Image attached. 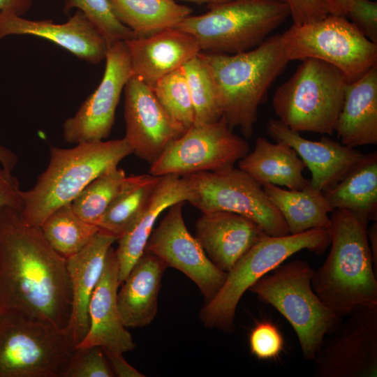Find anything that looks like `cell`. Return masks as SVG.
I'll list each match as a JSON object with an SVG mask.
<instances>
[{
	"label": "cell",
	"instance_id": "obj_1",
	"mask_svg": "<svg viewBox=\"0 0 377 377\" xmlns=\"http://www.w3.org/2000/svg\"><path fill=\"white\" fill-rule=\"evenodd\" d=\"M0 311L25 313L61 330H67L72 311L66 259L40 227L27 225L10 207L0 209Z\"/></svg>",
	"mask_w": 377,
	"mask_h": 377
},
{
	"label": "cell",
	"instance_id": "obj_2",
	"mask_svg": "<svg viewBox=\"0 0 377 377\" xmlns=\"http://www.w3.org/2000/svg\"><path fill=\"white\" fill-rule=\"evenodd\" d=\"M330 251L313 270L311 286L323 304L343 318L360 306H377V278L368 225L347 209L330 215Z\"/></svg>",
	"mask_w": 377,
	"mask_h": 377
},
{
	"label": "cell",
	"instance_id": "obj_3",
	"mask_svg": "<svg viewBox=\"0 0 377 377\" xmlns=\"http://www.w3.org/2000/svg\"><path fill=\"white\" fill-rule=\"evenodd\" d=\"M198 54L214 82L228 125L239 128L245 138L251 137L260 105L290 61L281 34L269 36L256 47L235 54Z\"/></svg>",
	"mask_w": 377,
	"mask_h": 377
},
{
	"label": "cell",
	"instance_id": "obj_4",
	"mask_svg": "<svg viewBox=\"0 0 377 377\" xmlns=\"http://www.w3.org/2000/svg\"><path fill=\"white\" fill-rule=\"evenodd\" d=\"M131 154L124 138L82 142L68 149L52 147L46 169L31 188L21 192L22 220L40 227L50 214L71 203L94 179Z\"/></svg>",
	"mask_w": 377,
	"mask_h": 377
},
{
	"label": "cell",
	"instance_id": "obj_5",
	"mask_svg": "<svg viewBox=\"0 0 377 377\" xmlns=\"http://www.w3.org/2000/svg\"><path fill=\"white\" fill-rule=\"evenodd\" d=\"M302 260L281 263L249 289L262 302L274 307L295 332L302 357L312 360L325 337L332 333L343 318L327 308L311 286L313 272Z\"/></svg>",
	"mask_w": 377,
	"mask_h": 377
},
{
	"label": "cell",
	"instance_id": "obj_6",
	"mask_svg": "<svg viewBox=\"0 0 377 377\" xmlns=\"http://www.w3.org/2000/svg\"><path fill=\"white\" fill-rule=\"evenodd\" d=\"M330 244V230L327 228L282 236L264 234L227 273L215 296L205 303L200 312L201 321L209 328L234 332L237 304L256 281L295 253L306 249L322 255Z\"/></svg>",
	"mask_w": 377,
	"mask_h": 377
},
{
	"label": "cell",
	"instance_id": "obj_7",
	"mask_svg": "<svg viewBox=\"0 0 377 377\" xmlns=\"http://www.w3.org/2000/svg\"><path fill=\"white\" fill-rule=\"evenodd\" d=\"M347 83L336 67L307 58L276 89L272 107L278 119L292 131L330 135L335 131Z\"/></svg>",
	"mask_w": 377,
	"mask_h": 377
},
{
	"label": "cell",
	"instance_id": "obj_8",
	"mask_svg": "<svg viewBox=\"0 0 377 377\" xmlns=\"http://www.w3.org/2000/svg\"><path fill=\"white\" fill-rule=\"evenodd\" d=\"M290 15L280 0H230L176 28L193 35L201 52L235 54L258 46Z\"/></svg>",
	"mask_w": 377,
	"mask_h": 377
},
{
	"label": "cell",
	"instance_id": "obj_9",
	"mask_svg": "<svg viewBox=\"0 0 377 377\" xmlns=\"http://www.w3.org/2000/svg\"><path fill=\"white\" fill-rule=\"evenodd\" d=\"M75 348L67 330L0 311V377H64Z\"/></svg>",
	"mask_w": 377,
	"mask_h": 377
},
{
	"label": "cell",
	"instance_id": "obj_10",
	"mask_svg": "<svg viewBox=\"0 0 377 377\" xmlns=\"http://www.w3.org/2000/svg\"><path fill=\"white\" fill-rule=\"evenodd\" d=\"M289 61L313 58L336 67L348 83L377 65V43L346 17L328 14L310 23L293 24L281 34Z\"/></svg>",
	"mask_w": 377,
	"mask_h": 377
},
{
	"label": "cell",
	"instance_id": "obj_11",
	"mask_svg": "<svg viewBox=\"0 0 377 377\" xmlns=\"http://www.w3.org/2000/svg\"><path fill=\"white\" fill-rule=\"evenodd\" d=\"M182 177L191 191L189 202L202 213L232 212L251 219L268 235L290 234L283 218L262 185L239 168Z\"/></svg>",
	"mask_w": 377,
	"mask_h": 377
},
{
	"label": "cell",
	"instance_id": "obj_12",
	"mask_svg": "<svg viewBox=\"0 0 377 377\" xmlns=\"http://www.w3.org/2000/svg\"><path fill=\"white\" fill-rule=\"evenodd\" d=\"M247 141L234 133L223 116L216 121L190 126L150 164L155 176H184L234 167L249 152Z\"/></svg>",
	"mask_w": 377,
	"mask_h": 377
},
{
	"label": "cell",
	"instance_id": "obj_13",
	"mask_svg": "<svg viewBox=\"0 0 377 377\" xmlns=\"http://www.w3.org/2000/svg\"><path fill=\"white\" fill-rule=\"evenodd\" d=\"M346 316L312 360L315 376H377V306H360Z\"/></svg>",
	"mask_w": 377,
	"mask_h": 377
},
{
	"label": "cell",
	"instance_id": "obj_14",
	"mask_svg": "<svg viewBox=\"0 0 377 377\" xmlns=\"http://www.w3.org/2000/svg\"><path fill=\"white\" fill-rule=\"evenodd\" d=\"M184 202L175 203L168 208L160 224L153 230L145 251L193 281L207 303L223 286L227 272L212 263L196 237L188 230L183 217Z\"/></svg>",
	"mask_w": 377,
	"mask_h": 377
},
{
	"label": "cell",
	"instance_id": "obj_15",
	"mask_svg": "<svg viewBox=\"0 0 377 377\" xmlns=\"http://www.w3.org/2000/svg\"><path fill=\"white\" fill-rule=\"evenodd\" d=\"M105 59L99 85L63 124V138L68 143L103 140L111 132L121 91L132 76L125 41L109 45Z\"/></svg>",
	"mask_w": 377,
	"mask_h": 377
},
{
	"label": "cell",
	"instance_id": "obj_16",
	"mask_svg": "<svg viewBox=\"0 0 377 377\" xmlns=\"http://www.w3.org/2000/svg\"><path fill=\"white\" fill-rule=\"evenodd\" d=\"M124 138L133 154L152 163L187 130L165 110L151 87L131 76L124 89Z\"/></svg>",
	"mask_w": 377,
	"mask_h": 377
},
{
	"label": "cell",
	"instance_id": "obj_17",
	"mask_svg": "<svg viewBox=\"0 0 377 377\" xmlns=\"http://www.w3.org/2000/svg\"><path fill=\"white\" fill-rule=\"evenodd\" d=\"M12 35L43 38L92 64L105 59L108 49L102 35L78 10L61 24L52 20H28L12 12L0 11V40Z\"/></svg>",
	"mask_w": 377,
	"mask_h": 377
},
{
	"label": "cell",
	"instance_id": "obj_18",
	"mask_svg": "<svg viewBox=\"0 0 377 377\" xmlns=\"http://www.w3.org/2000/svg\"><path fill=\"white\" fill-rule=\"evenodd\" d=\"M119 267L114 250L110 247L101 276L89 304V330L75 347L99 346L117 353L135 347L131 333L123 324L117 304Z\"/></svg>",
	"mask_w": 377,
	"mask_h": 377
},
{
	"label": "cell",
	"instance_id": "obj_19",
	"mask_svg": "<svg viewBox=\"0 0 377 377\" xmlns=\"http://www.w3.org/2000/svg\"><path fill=\"white\" fill-rule=\"evenodd\" d=\"M267 132L275 141L282 140L294 149L310 170V185L323 192L337 184L363 155L327 136L318 141L306 139L279 119L267 121Z\"/></svg>",
	"mask_w": 377,
	"mask_h": 377
},
{
	"label": "cell",
	"instance_id": "obj_20",
	"mask_svg": "<svg viewBox=\"0 0 377 377\" xmlns=\"http://www.w3.org/2000/svg\"><path fill=\"white\" fill-rule=\"evenodd\" d=\"M132 75L150 87L163 76L181 68L200 51L196 38L178 28L162 30L125 40Z\"/></svg>",
	"mask_w": 377,
	"mask_h": 377
},
{
	"label": "cell",
	"instance_id": "obj_21",
	"mask_svg": "<svg viewBox=\"0 0 377 377\" xmlns=\"http://www.w3.org/2000/svg\"><path fill=\"white\" fill-rule=\"evenodd\" d=\"M195 228V237L207 257L227 273L266 234L251 219L224 211L202 213Z\"/></svg>",
	"mask_w": 377,
	"mask_h": 377
},
{
	"label": "cell",
	"instance_id": "obj_22",
	"mask_svg": "<svg viewBox=\"0 0 377 377\" xmlns=\"http://www.w3.org/2000/svg\"><path fill=\"white\" fill-rule=\"evenodd\" d=\"M117 239L98 232L87 245L66 259L72 288V311L67 330L75 346L89 327V304L101 276L109 249Z\"/></svg>",
	"mask_w": 377,
	"mask_h": 377
},
{
	"label": "cell",
	"instance_id": "obj_23",
	"mask_svg": "<svg viewBox=\"0 0 377 377\" xmlns=\"http://www.w3.org/2000/svg\"><path fill=\"white\" fill-rule=\"evenodd\" d=\"M191 191L183 177L161 176L147 207L118 241L114 250L121 285L131 269L144 253L147 243L159 215L172 205L189 202Z\"/></svg>",
	"mask_w": 377,
	"mask_h": 377
},
{
	"label": "cell",
	"instance_id": "obj_24",
	"mask_svg": "<svg viewBox=\"0 0 377 377\" xmlns=\"http://www.w3.org/2000/svg\"><path fill=\"white\" fill-rule=\"evenodd\" d=\"M168 265L145 251L120 285L117 304L121 320L128 327H143L155 318L163 274Z\"/></svg>",
	"mask_w": 377,
	"mask_h": 377
},
{
	"label": "cell",
	"instance_id": "obj_25",
	"mask_svg": "<svg viewBox=\"0 0 377 377\" xmlns=\"http://www.w3.org/2000/svg\"><path fill=\"white\" fill-rule=\"evenodd\" d=\"M334 132L353 148L377 144V65L347 83Z\"/></svg>",
	"mask_w": 377,
	"mask_h": 377
},
{
	"label": "cell",
	"instance_id": "obj_26",
	"mask_svg": "<svg viewBox=\"0 0 377 377\" xmlns=\"http://www.w3.org/2000/svg\"><path fill=\"white\" fill-rule=\"evenodd\" d=\"M238 165L260 185L302 190L310 184L303 175L304 163L294 149L282 140L272 142L258 138L252 151L239 160Z\"/></svg>",
	"mask_w": 377,
	"mask_h": 377
},
{
	"label": "cell",
	"instance_id": "obj_27",
	"mask_svg": "<svg viewBox=\"0 0 377 377\" xmlns=\"http://www.w3.org/2000/svg\"><path fill=\"white\" fill-rule=\"evenodd\" d=\"M323 194L332 209H347L368 225L377 220V152L362 155L333 187Z\"/></svg>",
	"mask_w": 377,
	"mask_h": 377
},
{
	"label": "cell",
	"instance_id": "obj_28",
	"mask_svg": "<svg viewBox=\"0 0 377 377\" xmlns=\"http://www.w3.org/2000/svg\"><path fill=\"white\" fill-rule=\"evenodd\" d=\"M262 186L283 218L290 234L313 228L329 229L330 214L334 209L323 191L310 184L302 190L281 188L270 184Z\"/></svg>",
	"mask_w": 377,
	"mask_h": 377
},
{
	"label": "cell",
	"instance_id": "obj_29",
	"mask_svg": "<svg viewBox=\"0 0 377 377\" xmlns=\"http://www.w3.org/2000/svg\"><path fill=\"white\" fill-rule=\"evenodd\" d=\"M115 17L134 37L152 35L177 27L192 9L175 0H109Z\"/></svg>",
	"mask_w": 377,
	"mask_h": 377
},
{
	"label": "cell",
	"instance_id": "obj_30",
	"mask_svg": "<svg viewBox=\"0 0 377 377\" xmlns=\"http://www.w3.org/2000/svg\"><path fill=\"white\" fill-rule=\"evenodd\" d=\"M161 176H128L121 192L113 200L96 226L98 232L117 241L131 227L149 202Z\"/></svg>",
	"mask_w": 377,
	"mask_h": 377
},
{
	"label": "cell",
	"instance_id": "obj_31",
	"mask_svg": "<svg viewBox=\"0 0 377 377\" xmlns=\"http://www.w3.org/2000/svg\"><path fill=\"white\" fill-rule=\"evenodd\" d=\"M40 228L49 244L66 259L80 252L98 232L96 226L75 214L71 203L50 214Z\"/></svg>",
	"mask_w": 377,
	"mask_h": 377
},
{
	"label": "cell",
	"instance_id": "obj_32",
	"mask_svg": "<svg viewBox=\"0 0 377 377\" xmlns=\"http://www.w3.org/2000/svg\"><path fill=\"white\" fill-rule=\"evenodd\" d=\"M127 176L114 167L89 184L71 203L73 211L87 223L97 225L109 205L122 190Z\"/></svg>",
	"mask_w": 377,
	"mask_h": 377
},
{
	"label": "cell",
	"instance_id": "obj_33",
	"mask_svg": "<svg viewBox=\"0 0 377 377\" xmlns=\"http://www.w3.org/2000/svg\"><path fill=\"white\" fill-rule=\"evenodd\" d=\"M190 90L195 125L218 121L223 117L219 97L205 64L198 54L182 67Z\"/></svg>",
	"mask_w": 377,
	"mask_h": 377
},
{
	"label": "cell",
	"instance_id": "obj_34",
	"mask_svg": "<svg viewBox=\"0 0 377 377\" xmlns=\"http://www.w3.org/2000/svg\"><path fill=\"white\" fill-rule=\"evenodd\" d=\"M152 89L162 106L177 122L186 129L193 124V106L182 68L159 79Z\"/></svg>",
	"mask_w": 377,
	"mask_h": 377
},
{
	"label": "cell",
	"instance_id": "obj_35",
	"mask_svg": "<svg viewBox=\"0 0 377 377\" xmlns=\"http://www.w3.org/2000/svg\"><path fill=\"white\" fill-rule=\"evenodd\" d=\"M80 10L104 38L108 46L134 37L131 30L115 17L109 0H65L64 10Z\"/></svg>",
	"mask_w": 377,
	"mask_h": 377
},
{
	"label": "cell",
	"instance_id": "obj_36",
	"mask_svg": "<svg viewBox=\"0 0 377 377\" xmlns=\"http://www.w3.org/2000/svg\"><path fill=\"white\" fill-rule=\"evenodd\" d=\"M106 356L99 346L75 347L64 377H113Z\"/></svg>",
	"mask_w": 377,
	"mask_h": 377
},
{
	"label": "cell",
	"instance_id": "obj_37",
	"mask_svg": "<svg viewBox=\"0 0 377 377\" xmlns=\"http://www.w3.org/2000/svg\"><path fill=\"white\" fill-rule=\"evenodd\" d=\"M251 353L260 360L277 357L283 347V339L278 328L272 323L263 321L258 323L249 335Z\"/></svg>",
	"mask_w": 377,
	"mask_h": 377
},
{
	"label": "cell",
	"instance_id": "obj_38",
	"mask_svg": "<svg viewBox=\"0 0 377 377\" xmlns=\"http://www.w3.org/2000/svg\"><path fill=\"white\" fill-rule=\"evenodd\" d=\"M346 17L369 40L377 43V2L350 0Z\"/></svg>",
	"mask_w": 377,
	"mask_h": 377
},
{
	"label": "cell",
	"instance_id": "obj_39",
	"mask_svg": "<svg viewBox=\"0 0 377 377\" xmlns=\"http://www.w3.org/2000/svg\"><path fill=\"white\" fill-rule=\"evenodd\" d=\"M289 10L293 24H302L320 20L328 15L321 0H280Z\"/></svg>",
	"mask_w": 377,
	"mask_h": 377
},
{
	"label": "cell",
	"instance_id": "obj_40",
	"mask_svg": "<svg viewBox=\"0 0 377 377\" xmlns=\"http://www.w3.org/2000/svg\"><path fill=\"white\" fill-rule=\"evenodd\" d=\"M22 191L17 179L12 172L0 166V209L10 207L20 212L22 206Z\"/></svg>",
	"mask_w": 377,
	"mask_h": 377
},
{
	"label": "cell",
	"instance_id": "obj_41",
	"mask_svg": "<svg viewBox=\"0 0 377 377\" xmlns=\"http://www.w3.org/2000/svg\"><path fill=\"white\" fill-rule=\"evenodd\" d=\"M109 362L114 376L118 377H143L142 373L129 364L123 357V354L117 353L102 348Z\"/></svg>",
	"mask_w": 377,
	"mask_h": 377
},
{
	"label": "cell",
	"instance_id": "obj_42",
	"mask_svg": "<svg viewBox=\"0 0 377 377\" xmlns=\"http://www.w3.org/2000/svg\"><path fill=\"white\" fill-rule=\"evenodd\" d=\"M34 0H0V11H9L23 16L31 8Z\"/></svg>",
	"mask_w": 377,
	"mask_h": 377
},
{
	"label": "cell",
	"instance_id": "obj_43",
	"mask_svg": "<svg viewBox=\"0 0 377 377\" xmlns=\"http://www.w3.org/2000/svg\"><path fill=\"white\" fill-rule=\"evenodd\" d=\"M350 0H321L328 14L346 17Z\"/></svg>",
	"mask_w": 377,
	"mask_h": 377
},
{
	"label": "cell",
	"instance_id": "obj_44",
	"mask_svg": "<svg viewBox=\"0 0 377 377\" xmlns=\"http://www.w3.org/2000/svg\"><path fill=\"white\" fill-rule=\"evenodd\" d=\"M17 163V156L10 149L0 145V164L12 172Z\"/></svg>",
	"mask_w": 377,
	"mask_h": 377
},
{
	"label": "cell",
	"instance_id": "obj_45",
	"mask_svg": "<svg viewBox=\"0 0 377 377\" xmlns=\"http://www.w3.org/2000/svg\"><path fill=\"white\" fill-rule=\"evenodd\" d=\"M367 235L370 249L372 254L374 268L377 269V221H373V223L367 226Z\"/></svg>",
	"mask_w": 377,
	"mask_h": 377
},
{
	"label": "cell",
	"instance_id": "obj_46",
	"mask_svg": "<svg viewBox=\"0 0 377 377\" xmlns=\"http://www.w3.org/2000/svg\"><path fill=\"white\" fill-rule=\"evenodd\" d=\"M188 1H191L196 3H206L209 7L216 6L217 4L224 3L230 0H184Z\"/></svg>",
	"mask_w": 377,
	"mask_h": 377
}]
</instances>
